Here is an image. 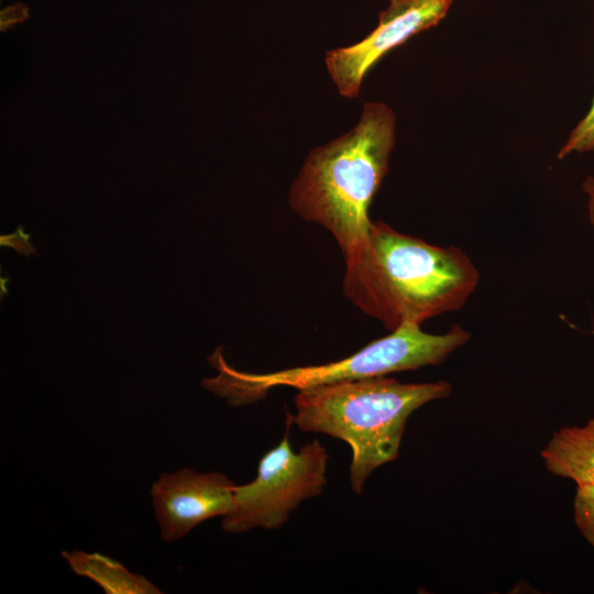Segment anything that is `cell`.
<instances>
[{
    "mask_svg": "<svg viewBox=\"0 0 594 594\" xmlns=\"http://www.w3.org/2000/svg\"><path fill=\"white\" fill-rule=\"evenodd\" d=\"M234 491L235 484L219 472L198 473L184 468L162 473L151 487L162 539H182L202 521L224 517L233 507Z\"/></svg>",
    "mask_w": 594,
    "mask_h": 594,
    "instance_id": "7",
    "label": "cell"
},
{
    "mask_svg": "<svg viewBox=\"0 0 594 594\" xmlns=\"http://www.w3.org/2000/svg\"><path fill=\"white\" fill-rule=\"evenodd\" d=\"M292 422L293 415L287 413L284 437L262 457L256 477L235 485L233 507L221 522L226 532L278 529L302 501L322 493L329 455L317 439L294 452L289 441Z\"/></svg>",
    "mask_w": 594,
    "mask_h": 594,
    "instance_id": "5",
    "label": "cell"
},
{
    "mask_svg": "<svg viewBox=\"0 0 594 594\" xmlns=\"http://www.w3.org/2000/svg\"><path fill=\"white\" fill-rule=\"evenodd\" d=\"M546 469L576 485L594 484V419L553 432L540 452Z\"/></svg>",
    "mask_w": 594,
    "mask_h": 594,
    "instance_id": "8",
    "label": "cell"
},
{
    "mask_svg": "<svg viewBox=\"0 0 594 594\" xmlns=\"http://www.w3.org/2000/svg\"><path fill=\"white\" fill-rule=\"evenodd\" d=\"M26 16V9L21 4L6 8L1 12V28H7L13 23L21 22Z\"/></svg>",
    "mask_w": 594,
    "mask_h": 594,
    "instance_id": "13",
    "label": "cell"
},
{
    "mask_svg": "<svg viewBox=\"0 0 594 594\" xmlns=\"http://www.w3.org/2000/svg\"><path fill=\"white\" fill-rule=\"evenodd\" d=\"M479 280L475 265L458 246H437L378 220L345 261L342 287L356 308L394 331L459 310Z\"/></svg>",
    "mask_w": 594,
    "mask_h": 594,
    "instance_id": "1",
    "label": "cell"
},
{
    "mask_svg": "<svg viewBox=\"0 0 594 594\" xmlns=\"http://www.w3.org/2000/svg\"><path fill=\"white\" fill-rule=\"evenodd\" d=\"M30 237L20 226L13 233L1 234L0 244L12 248L20 255L31 256V254H36V249L30 243Z\"/></svg>",
    "mask_w": 594,
    "mask_h": 594,
    "instance_id": "12",
    "label": "cell"
},
{
    "mask_svg": "<svg viewBox=\"0 0 594 594\" xmlns=\"http://www.w3.org/2000/svg\"><path fill=\"white\" fill-rule=\"evenodd\" d=\"M470 339L471 333L460 324H453L443 334H431L422 331L419 324L405 323L348 358L320 365L262 374L240 372L229 366L219 346L208 356V361L219 371V375L205 378L202 386L227 398L232 406L245 405L264 399L274 387L304 389L439 365Z\"/></svg>",
    "mask_w": 594,
    "mask_h": 594,
    "instance_id": "4",
    "label": "cell"
},
{
    "mask_svg": "<svg viewBox=\"0 0 594 594\" xmlns=\"http://www.w3.org/2000/svg\"><path fill=\"white\" fill-rule=\"evenodd\" d=\"M395 114L383 102L363 105L358 124L306 157L288 201L302 219L326 228L344 261L361 249L372 220L370 205L388 169Z\"/></svg>",
    "mask_w": 594,
    "mask_h": 594,
    "instance_id": "2",
    "label": "cell"
},
{
    "mask_svg": "<svg viewBox=\"0 0 594 594\" xmlns=\"http://www.w3.org/2000/svg\"><path fill=\"white\" fill-rule=\"evenodd\" d=\"M451 391L442 380L400 383L386 375L323 384L298 389L293 421L302 432L326 433L350 446V484L359 495L373 471L398 457L408 417Z\"/></svg>",
    "mask_w": 594,
    "mask_h": 594,
    "instance_id": "3",
    "label": "cell"
},
{
    "mask_svg": "<svg viewBox=\"0 0 594 594\" xmlns=\"http://www.w3.org/2000/svg\"><path fill=\"white\" fill-rule=\"evenodd\" d=\"M452 0H389L377 26L362 41L330 50L326 65L341 96L356 98L364 76L391 50L435 26Z\"/></svg>",
    "mask_w": 594,
    "mask_h": 594,
    "instance_id": "6",
    "label": "cell"
},
{
    "mask_svg": "<svg viewBox=\"0 0 594 594\" xmlns=\"http://www.w3.org/2000/svg\"><path fill=\"white\" fill-rule=\"evenodd\" d=\"M63 558L74 573L100 585L107 594H158L162 591L141 574L97 552L64 551Z\"/></svg>",
    "mask_w": 594,
    "mask_h": 594,
    "instance_id": "9",
    "label": "cell"
},
{
    "mask_svg": "<svg viewBox=\"0 0 594 594\" xmlns=\"http://www.w3.org/2000/svg\"><path fill=\"white\" fill-rule=\"evenodd\" d=\"M573 517L579 531L594 548V484L576 485Z\"/></svg>",
    "mask_w": 594,
    "mask_h": 594,
    "instance_id": "10",
    "label": "cell"
},
{
    "mask_svg": "<svg viewBox=\"0 0 594 594\" xmlns=\"http://www.w3.org/2000/svg\"><path fill=\"white\" fill-rule=\"evenodd\" d=\"M594 151V99L587 114L579 122L559 152V158L578 152Z\"/></svg>",
    "mask_w": 594,
    "mask_h": 594,
    "instance_id": "11",
    "label": "cell"
}]
</instances>
